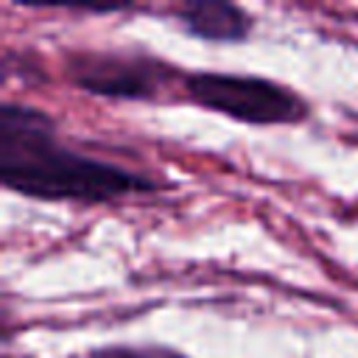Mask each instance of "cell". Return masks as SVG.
<instances>
[{
	"instance_id": "cell-1",
	"label": "cell",
	"mask_w": 358,
	"mask_h": 358,
	"mask_svg": "<svg viewBox=\"0 0 358 358\" xmlns=\"http://www.w3.org/2000/svg\"><path fill=\"white\" fill-rule=\"evenodd\" d=\"M0 185L53 204H117L171 187L162 176L70 145L53 115L25 101L0 103Z\"/></svg>"
},
{
	"instance_id": "cell-3",
	"label": "cell",
	"mask_w": 358,
	"mask_h": 358,
	"mask_svg": "<svg viewBox=\"0 0 358 358\" xmlns=\"http://www.w3.org/2000/svg\"><path fill=\"white\" fill-rule=\"evenodd\" d=\"M182 98L199 109L243 126H299L310 120V103L294 87L252 73L187 70Z\"/></svg>"
},
{
	"instance_id": "cell-5",
	"label": "cell",
	"mask_w": 358,
	"mask_h": 358,
	"mask_svg": "<svg viewBox=\"0 0 358 358\" xmlns=\"http://www.w3.org/2000/svg\"><path fill=\"white\" fill-rule=\"evenodd\" d=\"M87 358H190V355L168 344H103V347H92Z\"/></svg>"
},
{
	"instance_id": "cell-4",
	"label": "cell",
	"mask_w": 358,
	"mask_h": 358,
	"mask_svg": "<svg viewBox=\"0 0 358 358\" xmlns=\"http://www.w3.org/2000/svg\"><path fill=\"white\" fill-rule=\"evenodd\" d=\"M171 17L185 36L210 45H241L255 34V17L232 0H185Z\"/></svg>"
},
{
	"instance_id": "cell-2",
	"label": "cell",
	"mask_w": 358,
	"mask_h": 358,
	"mask_svg": "<svg viewBox=\"0 0 358 358\" xmlns=\"http://www.w3.org/2000/svg\"><path fill=\"white\" fill-rule=\"evenodd\" d=\"M187 70L173 62L154 56L148 50L126 48V50H95L78 48L64 53V78L103 101H126V103H157L173 101L182 95Z\"/></svg>"
}]
</instances>
